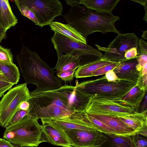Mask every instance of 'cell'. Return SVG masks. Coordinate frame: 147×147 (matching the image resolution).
I'll return each instance as SVG.
<instances>
[{
    "mask_svg": "<svg viewBox=\"0 0 147 147\" xmlns=\"http://www.w3.org/2000/svg\"><path fill=\"white\" fill-rule=\"evenodd\" d=\"M147 92L146 93L142 101L138 107L135 109V112L142 113L147 111Z\"/></svg>",
    "mask_w": 147,
    "mask_h": 147,
    "instance_id": "e575fe53",
    "label": "cell"
},
{
    "mask_svg": "<svg viewBox=\"0 0 147 147\" xmlns=\"http://www.w3.org/2000/svg\"></svg>",
    "mask_w": 147,
    "mask_h": 147,
    "instance_id": "681fc988",
    "label": "cell"
},
{
    "mask_svg": "<svg viewBox=\"0 0 147 147\" xmlns=\"http://www.w3.org/2000/svg\"><path fill=\"white\" fill-rule=\"evenodd\" d=\"M71 6L63 17L86 40L88 35L95 32L119 33L115 25L116 21L120 20L119 16L112 13L98 12L79 4Z\"/></svg>",
    "mask_w": 147,
    "mask_h": 147,
    "instance_id": "7a4b0ae2",
    "label": "cell"
},
{
    "mask_svg": "<svg viewBox=\"0 0 147 147\" xmlns=\"http://www.w3.org/2000/svg\"><path fill=\"white\" fill-rule=\"evenodd\" d=\"M131 1L138 3L144 7L147 4V0H130Z\"/></svg>",
    "mask_w": 147,
    "mask_h": 147,
    "instance_id": "ee69618b",
    "label": "cell"
},
{
    "mask_svg": "<svg viewBox=\"0 0 147 147\" xmlns=\"http://www.w3.org/2000/svg\"><path fill=\"white\" fill-rule=\"evenodd\" d=\"M147 90L140 88L136 84L121 98L116 101L136 108L142 101Z\"/></svg>",
    "mask_w": 147,
    "mask_h": 147,
    "instance_id": "7402d4cb",
    "label": "cell"
},
{
    "mask_svg": "<svg viewBox=\"0 0 147 147\" xmlns=\"http://www.w3.org/2000/svg\"><path fill=\"white\" fill-rule=\"evenodd\" d=\"M29 107V103L28 101H24L22 102L19 107V110L21 109L28 111Z\"/></svg>",
    "mask_w": 147,
    "mask_h": 147,
    "instance_id": "60d3db41",
    "label": "cell"
},
{
    "mask_svg": "<svg viewBox=\"0 0 147 147\" xmlns=\"http://www.w3.org/2000/svg\"><path fill=\"white\" fill-rule=\"evenodd\" d=\"M68 100L75 112H85L94 97L77 88L76 86L65 85L56 90Z\"/></svg>",
    "mask_w": 147,
    "mask_h": 147,
    "instance_id": "7c38bea8",
    "label": "cell"
},
{
    "mask_svg": "<svg viewBox=\"0 0 147 147\" xmlns=\"http://www.w3.org/2000/svg\"><path fill=\"white\" fill-rule=\"evenodd\" d=\"M86 114L88 119L97 131L105 133H112L116 134L115 131L106 124L87 113Z\"/></svg>",
    "mask_w": 147,
    "mask_h": 147,
    "instance_id": "4316f807",
    "label": "cell"
},
{
    "mask_svg": "<svg viewBox=\"0 0 147 147\" xmlns=\"http://www.w3.org/2000/svg\"><path fill=\"white\" fill-rule=\"evenodd\" d=\"M28 115L37 119L64 117L75 112L67 99L56 90L30 92Z\"/></svg>",
    "mask_w": 147,
    "mask_h": 147,
    "instance_id": "3957f363",
    "label": "cell"
},
{
    "mask_svg": "<svg viewBox=\"0 0 147 147\" xmlns=\"http://www.w3.org/2000/svg\"><path fill=\"white\" fill-rule=\"evenodd\" d=\"M139 38L134 33H119L107 47L95 45L99 51L105 52L102 59L112 62L119 63L126 60L125 52L133 47L138 49Z\"/></svg>",
    "mask_w": 147,
    "mask_h": 147,
    "instance_id": "52a82bcc",
    "label": "cell"
},
{
    "mask_svg": "<svg viewBox=\"0 0 147 147\" xmlns=\"http://www.w3.org/2000/svg\"><path fill=\"white\" fill-rule=\"evenodd\" d=\"M27 84L25 82L11 88L0 101V126L6 127L9 125L20 103L30 99Z\"/></svg>",
    "mask_w": 147,
    "mask_h": 147,
    "instance_id": "8992f818",
    "label": "cell"
},
{
    "mask_svg": "<svg viewBox=\"0 0 147 147\" xmlns=\"http://www.w3.org/2000/svg\"><path fill=\"white\" fill-rule=\"evenodd\" d=\"M16 60L24 80L36 85L40 91L57 90L62 86L61 80L55 75L54 69L43 61L36 52L23 45Z\"/></svg>",
    "mask_w": 147,
    "mask_h": 147,
    "instance_id": "6da1fadb",
    "label": "cell"
},
{
    "mask_svg": "<svg viewBox=\"0 0 147 147\" xmlns=\"http://www.w3.org/2000/svg\"><path fill=\"white\" fill-rule=\"evenodd\" d=\"M44 142L63 147H71L69 141L65 133L51 125L43 123L41 125Z\"/></svg>",
    "mask_w": 147,
    "mask_h": 147,
    "instance_id": "2e32d148",
    "label": "cell"
},
{
    "mask_svg": "<svg viewBox=\"0 0 147 147\" xmlns=\"http://www.w3.org/2000/svg\"><path fill=\"white\" fill-rule=\"evenodd\" d=\"M135 112V109L129 105L94 96L85 112L88 114L119 117L133 113Z\"/></svg>",
    "mask_w": 147,
    "mask_h": 147,
    "instance_id": "30bf717a",
    "label": "cell"
},
{
    "mask_svg": "<svg viewBox=\"0 0 147 147\" xmlns=\"http://www.w3.org/2000/svg\"><path fill=\"white\" fill-rule=\"evenodd\" d=\"M136 57L119 63L113 70L120 80L136 84L141 71L137 69Z\"/></svg>",
    "mask_w": 147,
    "mask_h": 147,
    "instance_id": "9a60e30c",
    "label": "cell"
},
{
    "mask_svg": "<svg viewBox=\"0 0 147 147\" xmlns=\"http://www.w3.org/2000/svg\"><path fill=\"white\" fill-rule=\"evenodd\" d=\"M27 114L28 111L21 109L19 110L13 116L10 125L20 121Z\"/></svg>",
    "mask_w": 147,
    "mask_h": 147,
    "instance_id": "d590c367",
    "label": "cell"
},
{
    "mask_svg": "<svg viewBox=\"0 0 147 147\" xmlns=\"http://www.w3.org/2000/svg\"><path fill=\"white\" fill-rule=\"evenodd\" d=\"M144 10L145 12V14L144 17L143 18V20L147 22V4L144 6Z\"/></svg>",
    "mask_w": 147,
    "mask_h": 147,
    "instance_id": "bcb514c9",
    "label": "cell"
},
{
    "mask_svg": "<svg viewBox=\"0 0 147 147\" xmlns=\"http://www.w3.org/2000/svg\"><path fill=\"white\" fill-rule=\"evenodd\" d=\"M140 88L147 90V73L142 75L140 73L137 82L136 84Z\"/></svg>",
    "mask_w": 147,
    "mask_h": 147,
    "instance_id": "836d02e7",
    "label": "cell"
},
{
    "mask_svg": "<svg viewBox=\"0 0 147 147\" xmlns=\"http://www.w3.org/2000/svg\"><path fill=\"white\" fill-rule=\"evenodd\" d=\"M34 13L42 28L49 25L55 17L62 15L63 8L58 0H20Z\"/></svg>",
    "mask_w": 147,
    "mask_h": 147,
    "instance_id": "ba28073f",
    "label": "cell"
},
{
    "mask_svg": "<svg viewBox=\"0 0 147 147\" xmlns=\"http://www.w3.org/2000/svg\"><path fill=\"white\" fill-rule=\"evenodd\" d=\"M13 85L7 79L0 78V97L5 92L10 89Z\"/></svg>",
    "mask_w": 147,
    "mask_h": 147,
    "instance_id": "1f68e13d",
    "label": "cell"
},
{
    "mask_svg": "<svg viewBox=\"0 0 147 147\" xmlns=\"http://www.w3.org/2000/svg\"><path fill=\"white\" fill-rule=\"evenodd\" d=\"M136 85L128 81L118 80L109 82L105 76L94 80L78 83L76 81V86L78 89L94 97L105 98L116 101L121 98Z\"/></svg>",
    "mask_w": 147,
    "mask_h": 147,
    "instance_id": "5b68a950",
    "label": "cell"
},
{
    "mask_svg": "<svg viewBox=\"0 0 147 147\" xmlns=\"http://www.w3.org/2000/svg\"><path fill=\"white\" fill-rule=\"evenodd\" d=\"M15 3L21 14L33 21L36 25H39V22L33 12L27 6L22 3L20 0L14 1Z\"/></svg>",
    "mask_w": 147,
    "mask_h": 147,
    "instance_id": "484cf974",
    "label": "cell"
},
{
    "mask_svg": "<svg viewBox=\"0 0 147 147\" xmlns=\"http://www.w3.org/2000/svg\"><path fill=\"white\" fill-rule=\"evenodd\" d=\"M76 70H69L57 73L56 75L62 80L67 82L72 80Z\"/></svg>",
    "mask_w": 147,
    "mask_h": 147,
    "instance_id": "f546056e",
    "label": "cell"
},
{
    "mask_svg": "<svg viewBox=\"0 0 147 147\" xmlns=\"http://www.w3.org/2000/svg\"><path fill=\"white\" fill-rule=\"evenodd\" d=\"M113 63L101 59L97 61L80 65L75 70L74 77L78 78L91 77L92 74L98 69Z\"/></svg>",
    "mask_w": 147,
    "mask_h": 147,
    "instance_id": "cb8c5ba5",
    "label": "cell"
},
{
    "mask_svg": "<svg viewBox=\"0 0 147 147\" xmlns=\"http://www.w3.org/2000/svg\"><path fill=\"white\" fill-rule=\"evenodd\" d=\"M17 23L18 19L12 12L8 0H0V28L7 31Z\"/></svg>",
    "mask_w": 147,
    "mask_h": 147,
    "instance_id": "d6986e66",
    "label": "cell"
},
{
    "mask_svg": "<svg viewBox=\"0 0 147 147\" xmlns=\"http://www.w3.org/2000/svg\"><path fill=\"white\" fill-rule=\"evenodd\" d=\"M0 78L6 79L3 76L2 72L0 71Z\"/></svg>",
    "mask_w": 147,
    "mask_h": 147,
    "instance_id": "c3c4849f",
    "label": "cell"
},
{
    "mask_svg": "<svg viewBox=\"0 0 147 147\" xmlns=\"http://www.w3.org/2000/svg\"><path fill=\"white\" fill-rule=\"evenodd\" d=\"M6 31L0 28V43L2 40L5 38L6 36Z\"/></svg>",
    "mask_w": 147,
    "mask_h": 147,
    "instance_id": "7bdbcfd3",
    "label": "cell"
},
{
    "mask_svg": "<svg viewBox=\"0 0 147 147\" xmlns=\"http://www.w3.org/2000/svg\"><path fill=\"white\" fill-rule=\"evenodd\" d=\"M143 34L141 37L143 39L147 40V30L143 31Z\"/></svg>",
    "mask_w": 147,
    "mask_h": 147,
    "instance_id": "7dc6e473",
    "label": "cell"
},
{
    "mask_svg": "<svg viewBox=\"0 0 147 147\" xmlns=\"http://www.w3.org/2000/svg\"><path fill=\"white\" fill-rule=\"evenodd\" d=\"M138 52V54H147V43L141 38L139 39Z\"/></svg>",
    "mask_w": 147,
    "mask_h": 147,
    "instance_id": "74e56055",
    "label": "cell"
},
{
    "mask_svg": "<svg viewBox=\"0 0 147 147\" xmlns=\"http://www.w3.org/2000/svg\"><path fill=\"white\" fill-rule=\"evenodd\" d=\"M105 76L109 82H115L119 80L113 70L107 72Z\"/></svg>",
    "mask_w": 147,
    "mask_h": 147,
    "instance_id": "f35d334b",
    "label": "cell"
},
{
    "mask_svg": "<svg viewBox=\"0 0 147 147\" xmlns=\"http://www.w3.org/2000/svg\"><path fill=\"white\" fill-rule=\"evenodd\" d=\"M87 114L106 124L114 130L117 135L132 136L137 133L136 131L123 122L118 117L98 114Z\"/></svg>",
    "mask_w": 147,
    "mask_h": 147,
    "instance_id": "ac0fdd59",
    "label": "cell"
},
{
    "mask_svg": "<svg viewBox=\"0 0 147 147\" xmlns=\"http://www.w3.org/2000/svg\"><path fill=\"white\" fill-rule=\"evenodd\" d=\"M41 119L42 123L50 124L60 130L71 129L97 130L88 119L85 112H75L64 117L43 118Z\"/></svg>",
    "mask_w": 147,
    "mask_h": 147,
    "instance_id": "8fae6325",
    "label": "cell"
},
{
    "mask_svg": "<svg viewBox=\"0 0 147 147\" xmlns=\"http://www.w3.org/2000/svg\"><path fill=\"white\" fill-rule=\"evenodd\" d=\"M131 136L136 147H147L146 137L136 133Z\"/></svg>",
    "mask_w": 147,
    "mask_h": 147,
    "instance_id": "f1b7e54d",
    "label": "cell"
},
{
    "mask_svg": "<svg viewBox=\"0 0 147 147\" xmlns=\"http://www.w3.org/2000/svg\"><path fill=\"white\" fill-rule=\"evenodd\" d=\"M136 133L138 134L143 136L147 138V125H145L143 126Z\"/></svg>",
    "mask_w": 147,
    "mask_h": 147,
    "instance_id": "b9f144b4",
    "label": "cell"
},
{
    "mask_svg": "<svg viewBox=\"0 0 147 147\" xmlns=\"http://www.w3.org/2000/svg\"><path fill=\"white\" fill-rule=\"evenodd\" d=\"M120 0H80L88 8L99 13H112Z\"/></svg>",
    "mask_w": 147,
    "mask_h": 147,
    "instance_id": "ffe728a7",
    "label": "cell"
},
{
    "mask_svg": "<svg viewBox=\"0 0 147 147\" xmlns=\"http://www.w3.org/2000/svg\"><path fill=\"white\" fill-rule=\"evenodd\" d=\"M0 61L7 63H13V55L10 49L0 46Z\"/></svg>",
    "mask_w": 147,
    "mask_h": 147,
    "instance_id": "83f0119b",
    "label": "cell"
},
{
    "mask_svg": "<svg viewBox=\"0 0 147 147\" xmlns=\"http://www.w3.org/2000/svg\"><path fill=\"white\" fill-rule=\"evenodd\" d=\"M38 120L27 114L6 127L3 138L21 147H37L44 142L41 125Z\"/></svg>",
    "mask_w": 147,
    "mask_h": 147,
    "instance_id": "277c9868",
    "label": "cell"
},
{
    "mask_svg": "<svg viewBox=\"0 0 147 147\" xmlns=\"http://www.w3.org/2000/svg\"><path fill=\"white\" fill-rule=\"evenodd\" d=\"M138 54L137 49L136 47H133L125 52L124 57L126 60H129L136 57Z\"/></svg>",
    "mask_w": 147,
    "mask_h": 147,
    "instance_id": "8d00e7d4",
    "label": "cell"
},
{
    "mask_svg": "<svg viewBox=\"0 0 147 147\" xmlns=\"http://www.w3.org/2000/svg\"><path fill=\"white\" fill-rule=\"evenodd\" d=\"M51 30L58 32L75 40L87 44L86 39L68 24L53 22L49 25Z\"/></svg>",
    "mask_w": 147,
    "mask_h": 147,
    "instance_id": "44dd1931",
    "label": "cell"
},
{
    "mask_svg": "<svg viewBox=\"0 0 147 147\" xmlns=\"http://www.w3.org/2000/svg\"><path fill=\"white\" fill-rule=\"evenodd\" d=\"M141 73L142 75L147 73V63L142 68Z\"/></svg>",
    "mask_w": 147,
    "mask_h": 147,
    "instance_id": "f6af8a7d",
    "label": "cell"
},
{
    "mask_svg": "<svg viewBox=\"0 0 147 147\" xmlns=\"http://www.w3.org/2000/svg\"><path fill=\"white\" fill-rule=\"evenodd\" d=\"M138 64L137 68L138 71H141L142 68L147 63V54H139L136 57Z\"/></svg>",
    "mask_w": 147,
    "mask_h": 147,
    "instance_id": "d6a6232c",
    "label": "cell"
},
{
    "mask_svg": "<svg viewBox=\"0 0 147 147\" xmlns=\"http://www.w3.org/2000/svg\"><path fill=\"white\" fill-rule=\"evenodd\" d=\"M0 147H21L11 143L4 138H0Z\"/></svg>",
    "mask_w": 147,
    "mask_h": 147,
    "instance_id": "ab89813d",
    "label": "cell"
},
{
    "mask_svg": "<svg viewBox=\"0 0 147 147\" xmlns=\"http://www.w3.org/2000/svg\"><path fill=\"white\" fill-rule=\"evenodd\" d=\"M118 117L137 132L143 126L147 125V111L141 113L135 112L133 113Z\"/></svg>",
    "mask_w": 147,
    "mask_h": 147,
    "instance_id": "603a6c76",
    "label": "cell"
},
{
    "mask_svg": "<svg viewBox=\"0 0 147 147\" xmlns=\"http://www.w3.org/2000/svg\"><path fill=\"white\" fill-rule=\"evenodd\" d=\"M0 71L5 77L13 85L19 82L20 75L19 69L13 63H7L0 61Z\"/></svg>",
    "mask_w": 147,
    "mask_h": 147,
    "instance_id": "d4e9b609",
    "label": "cell"
},
{
    "mask_svg": "<svg viewBox=\"0 0 147 147\" xmlns=\"http://www.w3.org/2000/svg\"><path fill=\"white\" fill-rule=\"evenodd\" d=\"M119 63L113 62L111 64L102 67L93 73L92 74V76H98L105 74L108 71L113 70Z\"/></svg>",
    "mask_w": 147,
    "mask_h": 147,
    "instance_id": "4dcf8cb0",
    "label": "cell"
},
{
    "mask_svg": "<svg viewBox=\"0 0 147 147\" xmlns=\"http://www.w3.org/2000/svg\"><path fill=\"white\" fill-rule=\"evenodd\" d=\"M96 147H136L131 136H122L100 132Z\"/></svg>",
    "mask_w": 147,
    "mask_h": 147,
    "instance_id": "e0dca14e",
    "label": "cell"
},
{
    "mask_svg": "<svg viewBox=\"0 0 147 147\" xmlns=\"http://www.w3.org/2000/svg\"><path fill=\"white\" fill-rule=\"evenodd\" d=\"M90 57L81 52L74 51L58 58L54 68L57 73L69 70H76L79 66L87 63Z\"/></svg>",
    "mask_w": 147,
    "mask_h": 147,
    "instance_id": "5bb4252c",
    "label": "cell"
},
{
    "mask_svg": "<svg viewBox=\"0 0 147 147\" xmlns=\"http://www.w3.org/2000/svg\"><path fill=\"white\" fill-rule=\"evenodd\" d=\"M51 40L56 51L58 58L74 51L81 52L98 60L101 59L103 57V54L98 50L58 32H55Z\"/></svg>",
    "mask_w": 147,
    "mask_h": 147,
    "instance_id": "9c48e42d",
    "label": "cell"
},
{
    "mask_svg": "<svg viewBox=\"0 0 147 147\" xmlns=\"http://www.w3.org/2000/svg\"><path fill=\"white\" fill-rule=\"evenodd\" d=\"M61 131L68 138L71 147H96L101 136L100 131L95 130L71 129Z\"/></svg>",
    "mask_w": 147,
    "mask_h": 147,
    "instance_id": "4fadbf2b",
    "label": "cell"
}]
</instances>
